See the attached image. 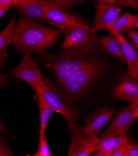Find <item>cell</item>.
Returning a JSON list of instances; mask_svg holds the SVG:
<instances>
[{
  "label": "cell",
  "mask_w": 138,
  "mask_h": 156,
  "mask_svg": "<svg viewBox=\"0 0 138 156\" xmlns=\"http://www.w3.org/2000/svg\"><path fill=\"white\" fill-rule=\"evenodd\" d=\"M59 34L37 20L20 16L13 28L12 44L15 51L23 54L41 53L55 44Z\"/></svg>",
  "instance_id": "1"
},
{
  "label": "cell",
  "mask_w": 138,
  "mask_h": 156,
  "mask_svg": "<svg viewBox=\"0 0 138 156\" xmlns=\"http://www.w3.org/2000/svg\"><path fill=\"white\" fill-rule=\"evenodd\" d=\"M100 48L98 37L94 34L87 43L63 50L52 66L57 81L60 84L65 82L75 72L97 57Z\"/></svg>",
  "instance_id": "2"
},
{
  "label": "cell",
  "mask_w": 138,
  "mask_h": 156,
  "mask_svg": "<svg viewBox=\"0 0 138 156\" xmlns=\"http://www.w3.org/2000/svg\"><path fill=\"white\" fill-rule=\"evenodd\" d=\"M105 69L104 62L97 56L61 83V90L67 102L73 103L83 97Z\"/></svg>",
  "instance_id": "3"
},
{
  "label": "cell",
  "mask_w": 138,
  "mask_h": 156,
  "mask_svg": "<svg viewBox=\"0 0 138 156\" xmlns=\"http://www.w3.org/2000/svg\"><path fill=\"white\" fill-rule=\"evenodd\" d=\"M36 94L41 95L48 104L55 112L62 115L69 122H76L79 116L76 111L70 108L57 94L50 82L48 79L34 86Z\"/></svg>",
  "instance_id": "4"
},
{
  "label": "cell",
  "mask_w": 138,
  "mask_h": 156,
  "mask_svg": "<svg viewBox=\"0 0 138 156\" xmlns=\"http://www.w3.org/2000/svg\"><path fill=\"white\" fill-rule=\"evenodd\" d=\"M42 6L45 17L52 26L64 29L72 26H82L85 24L76 20L66 9L57 5L55 0H38Z\"/></svg>",
  "instance_id": "5"
},
{
  "label": "cell",
  "mask_w": 138,
  "mask_h": 156,
  "mask_svg": "<svg viewBox=\"0 0 138 156\" xmlns=\"http://www.w3.org/2000/svg\"><path fill=\"white\" fill-rule=\"evenodd\" d=\"M11 76L24 81L32 87L44 80L36 60L31 54L26 53L20 63L11 72Z\"/></svg>",
  "instance_id": "6"
},
{
  "label": "cell",
  "mask_w": 138,
  "mask_h": 156,
  "mask_svg": "<svg viewBox=\"0 0 138 156\" xmlns=\"http://www.w3.org/2000/svg\"><path fill=\"white\" fill-rule=\"evenodd\" d=\"M137 105L136 103H132L121 110L116 115L110 126L101 133V137L125 135L137 118L136 110Z\"/></svg>",
  "instance_id": "7"
},
{
  "label": "cell",
  "mask_w": 138,
  "mask_h": 156,
  "mask_svg": "<svg viewBox=\"0 0 138 156\" xmlns=\"http://www.w3.org/2000/svg\"><path fill=\"white\" fill-rule=\"evenodd\" d=\"M96 12L93 26L91 30L93 33L102 29H108L119 16L121 8L116 6L95 5Z\"/></svg>",
  "instance_id": "8"
},
{
  "label": "cell",
  "mask_w": 138,
  "mask_h": 156,
  "mask_svg": "<svg viewBox=\"0 0 138 156\" xmlns=\"http://www.w3.org/2000/svg\"><path fill=\"white\" fill-rule=\"evenodd\" d=\"M66 38L61 45L63 50L87 43L95 34L86 24L82 26H72L64 29Z\"/></svg>",
  "instance_id": "9"
},
{
  "label": "cell",
  "mask_w": 138,
  "mask_h": 156,
  "mask_svg": "<svg viewBox=\"0 0 138 156\" xmlns=\"http://www.w3.org/2000/svg\"><path fill=\"white\" fill-rule=\"evenodd\" d=\"M113 97L115 100L127 101L138 105V81L127 75L114 88Z\"/></svg>",
  "instance_id": "10"
},
{
  "label": "cell",
  "mask_w": 138,
  "mask_h": 156,
  "mask_svg": "<svg viewBox=\"0 0 138 156\" xmlns=\"http://www.w3.org/2000/svg\"><path fill=\"white\" fill-rule=\"evenodd\" d=\"M113 109L106 108L89 115L84 121V129L88 134L98 135L101 128L113 116Z\"/></svg>",
  "instance_id": "11"
},
{
  "label": "cell",
  "mask_w": 138,
  "mask_h": 156,
  "mask_svg": "<svg viewBox=\"0 0 138 156\" xmlns=\"http://www.w3.org/2000/svg\"><path fill=\"white\" fill-rule=\"evenodd\" d=\"M69 129L72 141L83 145L92 153L97 150L100 140L98 135L88 134L85 131L83 126L76 122H69Z\"/></svg>",
  "instance_id": "12"
},
{
  "label": "cell",
  "mask_w": 138,
  "mask_h": 156,
  "mask_svg": "<svg viewBox=\"0 0 138 156\" xmlns=\"http://www.w3.org/2000/svg\"><path fill=\"white\" fill-rule=\"evenodd\" d=\"M119 41L126 62L128 64L127 75L138 81V52L130 42L121 34H113Z\"/></svg>",
  "instance_id": "13"
},
{
  "label": "cell",
  "mask_w": 138,
  "mask_h": 156,
  "mask_svg": "<svg viewBox=\"0 0 138 156\" xmlns=\"http://www.w3.org/2000/svg\"><path fill=\"white\" fill-rule=\"evenodd\" d=\"M14 7L20 16H24L40 23L48 22L44 8L38 0H19Z\"/></svg>",
  "instance_id": "14"
},
{
  "label": "cell",
  "mask_w": 138,
  "mask_h": 156,
  "mask_svg": "<svg viewBox=\"0 0 138 156\" xmlns=\"http://www.w3.org/2000/svg\"><path fill=\"white\" fill-rule=\"evenodd\" d=\"M98 41L101 52L111 54L121 62L126 63L121 44L115 35L110 33L106 36H100L98 37Z\"/></svg>",
  "instance_id": "15"
},
{
  "label": "cell",
  "mask_w": 138,
  "mask_h": 156,
  "mask_svg": "<svg viewBox=\"0 0 138 156\" xmlns=\"http://www.w3.org/2000/svg\"><path fill=\"white\" fill-rule=\"evenodd\" d=\"M129 141H131L129 136L126 134L118 136L101 137H100L97 150L104 152L106 156H111L115 149Z\"/></svg>",
  "instance_id": "16"
},
{
  "label": "cell",
  "mask_w": 138,
  "mask_h": 156,
  "mask_svg": "<svg viewBox=\"0 0 138 156\" xmlns=\"http://www.w3.org/2000/svg\"><path fill=\"white\" fill-rule=\"evenodd\" d=\"M134 20V15H132L130 12H127L118 16L107 30L113 34H122L133 27Z\"/></svg>",
  "instance_id": "17"
},
{
  "label": "cell",
  "mask_w": 138,
  "mask_h": 156,
  "mask_svg": "<svg viewBox=\"0 0 138 156\" xmlns=\"http://www.w3.org/2000/svg\"><path fill=\"white\" fill-rule=\"evenodd\" d=\"M36 95L40 113V130L39 134V138H41L45 133L46 127L54 110L41 95Z\"/></svg>",
  "instance_id": "18"
},
{
  "label": "cell",
  "mask_w": 138,
  "mask_h": 156,
  "mask_svg": "<svg viewBox=\"0 0 138 156\" xmlns=\"http://www.w3.org/2000/svg\"><path fill=\"white\" fill-rule=\"evenodd\" d=\"M15 23V18H12L6 27L0 32V54L7 52L8 47L12 44V33Z\"/></svg>",
  "instance_id": "19"
},
{
  "label": "cell",
  "mask_w": 138,
  "mask_h": 156,
  "mask_svg": "<svg viewBox=\"0 0 138 156\" xmlns=\"http://www.w3.org/2000/svg\"><path fill=\"white\" fill-rule=\"evenodd\" d=\"M91 154H92L91 151L87 147L71 141L68 152L69 156H89Z\"/></svg>",
  "instance_id": "20"
},
{
  "label": "cell",
  "mask_w": 138,
  "mask_h": 156,
  "mask_svg": "<svg viewBox=\"0 0 138 156\" xmlns=\"http://www.w3.org/2000/svg\"><path fill=\"white\" fill-rule=\"evenodd\" d=\"M34 156H53L54 154L51 152L50 147L49 146L48 141L46 134L39 138V143L36 153L34 154Z\"/></svg>",
  "instance_id": "21"
},
{
  "label": "cell",
  "mask_w": 138,
  "mask_h": 156,
  "mask_svg": "<svg viewBox=\"0 0 138 156\" xmlns=\"http://www.w3.org/2000/svg\"><path fill=\"white\" fill-rule=\"evenodd\" d=\"M9 54L8 52L0 54V89L7 87L9 85L8 78L2 72V66L5 61L9 57Z\"/></svg>",
  "instance_id": "22"
},
{
  "label": "cell",
  "mask_w": 138,
  "mask_h": 156,
  "mask_svg": "<svg viewBox=\"0 0 138 156\" xmlns=\"http://www.w3.org/2000/svg\"><path fill=\"white\" fill-rule=\"evenodd\" d=\"M85 0H55V2L57 5L65 9H70L81 4Z\"/></svg>",
  "instance_id": "23"
},
{
  "label": "cell",
  "mask_w": 138,
  "mask_h": 156,
  "mask_svg": "<svg viewBox=\"0 0 138 156\" xmlns=\"http://www.w3.org/2000/svg\"><path fill=\"white\" fill-rule=\"evenodd\" d=\"M14 154L11 149L0 137V156H13Z\"/></svg>",
  "instance_id": "24"
},
{
  "label": "cell",
  "mask_w": 138,
  "mask_h": 156,
  "mask_svg": "<svg viewBox=\"0 0 138 156\" xmlns=\"http://www.w3.org/2000/svg\"><path fill=\"white\" fill-rule=\"evenodd\" d=\"M129 141L118 147L112 152L111 156H126V152Z\"/></svg>",
  "instance_id": "25"
},
{
  "label": "cell",
  "mask_w": 138,
  "mask_h": 156,
  "mask_svg": "<svg viewBox=\"0 0 138 156\" xmlns=\"http://www.w3.org/2000/svg\"><path fill=\"white\" fill-rule=\"evenodd\" d=\"M126 156H138V145L133 143L131 141L128 144Z\"/></svg>",
  "instance_id": "26"
},
{
  "label": "cell",
  "mask_w": 138,
  "mask_h": 156,
  "mask_svg": "<svg viewBox=\"0 0 138 156\" xmlns=\"http://www.w3.org/2000/svg\"><path fill=\"white\" fill-rule=\"evenodd\" d=\"M128 37L133 41L136 48L138 49V31L131 29L128 30L127 34Z\"/></svg>",
  "instance_id": "27"
},
{
  "label": "cell",
  "mask_w": 138,
  "mask_h": 156,
  "mask_svg": "<svg viewBox=\"0 0 138 156\" xmlns=\"http://www.w3.org/2000/svg\"><path fill=\"white\" fill-rule=\"evenodd\" d=\"M116 0H94L95 5L115 6Z\"/></svg>",
  "instance_id": "28"
},
{
  "label": "cell",
  "mask_w": 138,
  "mask_h": 156,
  "mask_svg": "<svg viewBox=\"0 0 138 156\" xmlns=\"http://www.w3.org/2000/svg\"><path fill=\"white\" fill-rule=\"evenodd\" d=\"M19 0H0V5L5 6H14L16 5Z\"/></svg>",
  "instance_id": "29"
},
{
  "label": "cell",
  "mask_w": 138,
  "mask_h": 156,
  "mask_svg": "<svg viewBox=\"0 0 138 156\" xmlns=\"http://www.w3.org/2000/svg\"><path fill=\"white\" fill-rule=\"evenodd\" d=\"M125 6H131L133 8H138V0H126Z\"/></svg>",
  "instance_id": "30"
},
{
  "label": "cell",
  "mask_w": 138,
  "mask_h": 156,
  "mask_svg": "<svg viewBox=\"0 0 138 156\" xmlns=\"http://www.w3.org/2000/svg\"><path fill=\"white\" fill-rule=\"evenodd\" d=\"M11 6H5L0 5V19H1L3 15L10 9Z\"/></svg>",
  "instance_id": "31"
},
{
  "label": "cell",
  "mask_w": 138,
  "mask_h": 156,
  "mask_svg": "<svg viewBox=\"0 0 138 156\" xmlns=\"http://www.w3.org/2000/svg\"><path fill=\"white\" fill-rule=\"evenodd\" d=\"M126 3V0H116L115 6H118V7L125 6Z\"/></svg>",
  "instance_id": "32"
},
{
  "label": "cell",
  "mask_w": 138,
  "mask_h": 156,
  "mask_svg": "<svg viewBox=\"0 0 138 156\" xmlns=\"http://www.w3.org/2000/svg\"><path fill=\"white\" fill-rule=\"evenodd\" d=\"M133 27L138 28V14L134 15V20L133 22Z\"/></svg>",
  "instance_id": "33"
},
{
  "label": "cell",
  "mask_w": 138,
  "mask_h": 156,
  "mask_svg": "<svg viewBox=\"0 0 138 156\" xmlns=\"http://www.w3.org/2000/svg\"><path fill=\"white\" fill-rule=\"evenodd\" d=\"M5 126L4 124H3L2 120H1V118H0V131H4L5 129Z\"/></svg>",
  "instance_id": "34"
},
{
  "label": "cell",
  "mask_w": 138,
  "mask_h": 156,
  "mask_svg": "<svg viewBox=\"0 0 138 156\" xmlns=\"http://www.w3.org/2000/svg\"><path fill=\"white\" fill-rule=\"evenodd\" d=\"M136 116H137V118H138V105H137V106L136 110Z\"/></svg>",
  "instance_id": "35"
}]
</instances>
